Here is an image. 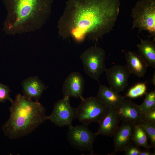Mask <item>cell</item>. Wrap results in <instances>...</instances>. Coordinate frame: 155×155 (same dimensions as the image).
Here are the masks:
<instances>
[{
  "instance_id": "1",
  "label": "cell",
  "mask_w": 155,
  "mask_h": 155,
  "mask_svg": "<svg viewBox=\"0 0 155 155\" xmlns=\"http://www.w3.org/2000/svg\"><path fill=\"white\" fill-rule=\"evenodd\" d=\"M118 0H70L58 22L63 38L97 41L112 30L119 13Z\"/></svg>"
},
{
  "instance_id": "2",
  "label": "cell",
  "mask_w": 155,
  "mask_h": 155,
  "mask_svg": "<svg viewBox=\"0 0 155 155\" xmlns=\"http://www.w3.org/2000/svg\"><path fill=\"white\" fill-rule=\"evenodd\" d=\"M53 0H7L6 31L15 35L41 28L49 17Z\"/></svg>"
},
{
  "instance_id": "3",
  "label": "cell",
  "mask_w": 155,
  "mask_h": 155,
  "mask_svg": "<svg viewBox=\"0 0 155 155\" xmlns=\"http://www.w3.org/2000/svg\"><path fill=\"white\" fill-rule=\"evenodd\" d=\"M11 103L10 116L2 127L4 135L10 139L27 136L48 120L46 109L38 101L18 94Z\"/></svg>"
},
{
  "instance_id": "4",
  "label": "cell",
  "mask_w": 155,
  "mask_h": 155,
  "mask_svg": "<svg viewBox=\"0 0 155 155\" xmlns=\"http://www.w3.org/2000/svg\"><path fill=\"white\" fill-rule=\"evenodd\" d=\"M132 28L146 31L155 41V1L142 0L132 10Z\"/></svg>"
},
{
  "instance_id": "5",
  "label": "cell",
  "mask_w": 155,
  "mask_h": 155,
  "mask_svg": "<svg viewBox=\"0 0 155 155\" xmlns=\"http://www.w3.org/2000/svg\"><path fill=\"white\" fill-rule=\"evenodd\" d=\"M76 108V119L82 124L88 125L99 123L109 108L97 97L91 96L84 100Z\"/></svg>"
},
{
  "instance_id": "6",
  "label": "cell",
  "mask_w": 155,
  "mask_h": 155,
  "mask_svg": "<svg viewBox=\"0 0 155 155\" xmlns=\"http://www.w3.org/2000/svg\"><path fill=\"white\" fill-rule=\"evenodd\" d=\"M82 60L85 73L92 79L99 82L100 76L105 72L106 53L101 47L91 46L81 54Z\"/></svg>"
},
{
  "instance_id": "7",
  "label": "cell",
  "mask_w": 155,
  "mask_h": 155,
  "mask_svg": "<svg viewBox=\"0 0 155 155\" xmlns=\"http://www.w3.org/2000/svg\"><path fill=\"white\" fill-rule=\"evenodd\" d=\"M88 125L82 124L68 126L67 137L70 145L80 151H88L93 154V144L97 135L89 129Z\"/></svg>"
},
{
  "instance_id": "8",
  "label": "cell",
  "mask_w": 155,
  "mask_h": 155,
  "mask_svg": "<svg viewBox=\"0 0 155 155\" xmlns=\"http://www.w3.org/2000/svg\"><path fill=\"white\" fill-rule=\"evenodd\" d=\"M69 98L64 96L56 102L52 112L47 116V119L60 127L72 125L73 120L76 119V108L70 104Z\"/></svg>"
},
{
  "instance_id": "9",
  "label": "cell",
  "mask_w": 155,
  "mask_h": 155,
  "mask_svg": "<svg viewBox=\"0 0 155 155\" xmlns=\"http://www.w3.org/2000/svg\"><path fill=\"white\" fill-rule=\"evenodd\" d=\"M110 88L119 93L127 86L131 74L126 65H114L105 71Z\"/></svg>"
},
{
  "instance_id": "10",
  "label": "cell",
  "mask_w": 155,
  "mask_h": 155,
  "mask_svg": "<svg viewBox=\"0 0 155 155\" xmlns=\"http://www.w3.org/2000/svg\"><path fill=\"white\" fill-rule=\"evenodd\" d=\"M85 80L79 72H73L67 77L63 84L62 90L64 96L80 98L81 100L85 98L83 94Z\"/></svg>"
},
{
  "instance_id": "11",
  "label": "cell",
  "mask_w": 155,
  "mask_h": 155,
  "mask_svg": "<svg viewBox=\"0 0 155 155\" xmlns=\"http://www.w3.org/2000/svg\"><path fill=\"white\" fill-rule=\"evenodd\" d=\"M121 121L138 124L143 118L138 105L130 99L125 98L120 106L115 110Z\"/></svg>"
},
{
  "instance_id": "12",
  "label": "cell",
  "mask_w": 155,
  "mask_h": 155,
  "mask_svg": "<svg viewBox=\"0 0 155 155\" xmlns=\"http://www.w3.org/2000/svg\"><path fill=\"white\" fill-rule=\"evenodd\" d=\"M134 125L130 122H123L119 126L113 135L115 153L123 151L126 146L131 143Z\"/></svg>"
},
{
  "instance_id": "13",
  "label": "cell",
  "mask_w": 155,
  "mask_h": 155,
  "mask_svg": "<svg viewBox=\"0 0 155 155\" xmlns=\"http://www.w3.org/2000/svg\"><path fill=\"white\" fill-rule=\"evenodd\" d=\"M21 85L23 95L27 99L38 101L46 87L37 76L30 77L23 80Z\"/></svg>"
},
{
  "instance_id": "14",
  "label": "cell",
  "mask_w": 155,
  "mask_h": 155,
  "mask_svg": "<svg viewBox=\"0 0 155 155\" xmlns=\"http://www.w3.org/2000/svg\"><path fill=\"white\" fill-rule=\"evenodd\" d=\"M121 120L115 110L109 108L107 113L99 123V127L96 134L112 137L119 126Z\"/></svg>"
},
{
  "instance_id": "15",
  "label": "cell",
  "mask_w": 155,
  "mask_h": 155,
  "mask_svg": "<svg viewBox=\"0 0 155 155\" xmlns=\"http://www.w3.org/2000/svg\"><path fill=\"white\" fill-rule=\"evenodd\" d=\"M127 65L131 74L139 78L144 77L148 65L144 60L135 52H124Z\"/></svg>"
},
{
  "instance_id": "16",
  "label": "cell",
  "mask_w": 155,
  "mask_h": 155,
  "mask_svg": "<svg viewBox=\"0 0 155 155\" xmlns=\"http://www.w3.org/2000/svg\"><path fill=\"white\" fill-rule=\"evenodd\" d=\"M97 97L109 108L116 110L125 98L105 85L100 84Z\"/></svg>"
},
{
  "instance_id": "17",
  "label": "cell",
  "mask_w": 155,
  "mask_h": 155,
  "mask_svg": "<svg viewBox=\"0 0 155 155\" xmlns=\"http://www.w3.org/2000/svg\"><path fill=\"white\" fill-rule=\"evenodd\" d=\"M137 45L138 54L146 62L148 66L155 68V41L141 39Z\"/></svg>"
},
{
  "instance_id": "18",
  "label": "cell",
  "mask_w": 155,
  "mask_h": 155,
  "mask_svg": "<svg viewBox=\"0 0 155 155\" xmlns=\"http://www.w3.org/2000/svg\"><path fill=\"white\" fill-rule=\"evenodd\" d=\"M148 135L144 129L138 125H135L132 134V141L136 146L149 149L151 146L148 143Z\"/></svg>"
},
{
  "instance_id": "19",
  "label": "cell",
  "mask_w": 155,
  "mask_h": 155,
  "mask_svg": "<svg viewBox=\"0 0 155 155\" xmlns=\"http://www.w3.org/2000/svg\"><path fill=\"white\" fill-rule=\"evenodd\" d=\"M144 95L145 97L143 102L138 105L142 114L155 109V91L146 92Z\"/></svg>"
},
{
  "instance_id": "20",
  "label": "cell",
  "mask_w": 155,
  "mask_h": 155,
  "mask_svg": "<svg viewBox=\"0 0 155 155\" xmlns=\"http://www.w3.org/2000/svg\"><path fill=\"white\" fill-rule=\"evenodd\" d=\"M146 90V82L138 83L129 89L124 97L135 98L140 97L145 95Z\"/></svg>"
},
{
  "instance_id": "21",
  "label": "cell",
  "mask_w": 155,
  "mask_h": 155,
  "mask_svg": "<svg viewBox=\"0 0 155 155\" xmlns=\"http://www.w3.org/2000/svg\"><path fill=\"white\" fill-rule=\"evenodd\" d=\"M141 126L146 132L149 138L152 148L155 147V122L148 121L142 118L138 124Z\"/></svg>"
},
{
  "instance_id": "22",
  "label": "cell",
  "mask_w": 155,
  "mask_h": 155,
  "mask_svg": "<svg viewBox=\"0 0 155 155\" xmlns=\"http://www.w3.org/2000/svg\"><path fill=\"white\" fill-rule=\"evenodd\" d=\"M11 90L7 85L0 82V102L5 103L9 100L11 103L13 100L10 96Z\"/></svg>"
},
{
  "instance_id": "23",
  "label": "cell",
  "mask_w": 155,
  "mask_h": 155,
  "mask_svg": "<svg viewBox=\"0 0 155 155\" xmlns=\"http://www.w3.org/2000/svg\"><path fill=\"white\" fill-rule=\"evenodd\" d=\"M140 151L139 147L135 146L131 143L126 146L123 150L125 155H139Z\"/></svg>"
},
{
  "instance_id": "24",
  "label": "cell",
  "mask_w": 155,
  "mask_h": 155,
  "mask_svg": "<svg viewBox=\"0 0 155 155\" xmlns=\"http://www.w3.org/2000/svg\"><path fill=\"white\" fill-rule=\"evenodd\" d=\"M143 115V118L148 121L155 122V109Z\"/></svg>"
},
{
  "instance_id": "25",
  "label": "cell",
  "mask_w": 155,
  "mask_h": 155,
  "mask_svg": "<svg viewBox=\"0 0 155 155\" xmlns=\"http://www.w3.org/2000/svg\"><path fill=\"white\" fill-rule=\"evenodd\" d=\"M154 154L151 152L149 149L141 150L139 155H154Z\"/></svg>"
},
{
  "instance_id": "26",
  "label": "cell",
  "mask_w": 155,
  "mask_h": 155,
  "mask_svg": "<svg viewBox=\"0 0 155 155\" xmlns=\"http://www.w3.org/2000/svg\"><path fill=\"white\" fill-rule=\"evenodd\" d=\"M152 82L155 85V74L153 75L152 79Z\"/></svg>"
}]
</instances>
